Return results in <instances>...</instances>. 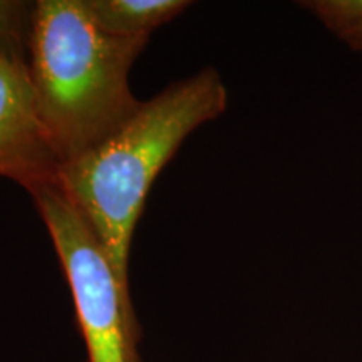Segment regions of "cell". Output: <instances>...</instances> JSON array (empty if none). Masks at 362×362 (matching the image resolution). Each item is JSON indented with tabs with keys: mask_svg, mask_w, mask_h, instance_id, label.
Returning a JSON list of instances; mask_svg holds the SVG:
<instances>
[{
	"mask_svg": "<svg viewBox=\"0 0 362 362\" xmlns=\"http://www.w3.org/2000/svg\"><path fill=\"white\" fill-rule=\"evenodd\" d=\"M220 74L206 67L143 101L126 123L59 170L57 187L79 211L129 287V250L153 181L181 143L226 110Z\"/></svg>",
	"mask_w": 362,
	"mask_h": 362,
	"instance_id": "cell-1",
	"label": "cell"
},
{
	"mask_svg": "<svg viewBox=\"0 0 362 362\" xmlns=\"http://www.w3.org/2000/svg\"><path fill=\"white\" fill-rule=\"evenodd\" d=\"M148 39L104 33L84 0L35 2L27 69L61 166L115 134L141 106L129 71Z\"/></svg>",
	"mask_w": 362,
	"mask_h": 362,
	"instance_id": "cell-2",
	"label": "cell"
},
{
	"mask_svg": "<svg viewBox=\"0 0 362 362\" xmlns=\"http://www.w3.org/2000/svg\"><path fill=\"white\" fill-rule=\"evenodd\" d=\"M30 197L69 282L89 362H141V327L129 287L117 277L96 235L57 185Z\"/></svg>",
	"mask_w": 362,
	"mask_h": 362,
	"instance_id": "cell-3",
	"label": "cell"
},
{
	"mask_svg": "<svg viewBox=\"0 0 362 362\" xmlns=\"http://www.w3.org/2000/svg\"><path fill=\"white\" fill-rule=\"evenodd\" d=\"M61 161L40 121L27 61L0 52V176L30 194L59 183Z\"/></svg>",
	"mask_w": 362,
	"mask_h": 362,
	"instance_id": "cell-4",
	"label": "cell"
},
{
	"mask_svg": "<svg viewBox=\"0 0 362 362\" xmlns=\"http://www.w3.org/2000/svg\"><path fill=\"white\" fill-rule=\"evenodd\" d=\"M189 6L192 2L187 0H84L90 21L117 37L149 35Z\"/></svg>",
	"mask_w": 362,
	"mask_h": 362,
	"instance_id": "cell-5",
	"label": "cell"
},
{
	"mask_svg": "<svg viewBox=\"0 0 362 362\" xmlns=\"http://www.w3.org/2000/svg\"><path fill=\"white\" fill-rule=\"evenodd\" d=\"M330 33L356 51H362V0H307L298 2Z\"/></svg>",
	"mask_w": 362,
	"mask_h": 362,
	"instance_id": "cell-6",
	"label": "cell"
},
{
	"mask_svg": "<svg viewBox=\"0 0 362 362\" xmlns=\"http://www.w3.org/2000/svg\"><path fill=\"white\" fill-rule=\"evenodd\" d=\"M35 2L0 0V52L27 61Z\"/></svg>",
	"mask_w": 362,
	"mask_h": 362,
	"instance_id": "cell-7",
	"label": "cell"
}]
</instances>
